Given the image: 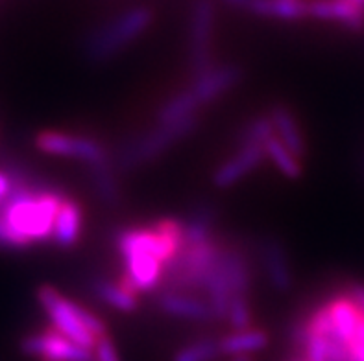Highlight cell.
<instances>
[{
    "mask_svg": "<svg viewBox=\"0 0 364 361\" xmlns=\"http://www.w3.org/2000/svg\"><path fill=\"white\" fill-rule=\"evenodd\" d=\"M154 17V9L148 6L124 9L122 13L87 33L83 41V54L91 63H106L113 60L152 26Z\"/></svg>",
    "mask_w": 364,
    "mask_h": 361,
    "instance_id": "6da1fadb",
    "label": "cell"
},
{
    "mask_svg": "<svg viewBox=\"0 0 364 361\" xmlns=\"http://www.w3.org/2000/svg\"><path fill=\"white\" fill-rule=\"evenodd\" d=\"M198 115L189 116V118L172 123H156L150 131L139 137H132L119 148L113 157L117 172H132L144 165H150L171 148H174L178 142L191 137L198 128Z\"/></svg>",
    "mask_w": 364,
    "mask_h": 361,
    "instance_id": "7a4b0ae2",
    "label": "cell"
},
{
    "mask_svg": "<svg viewBox=\"0 0 364 361\" xmlns=\"http://www.w3.org/2000/svg\"><path fill=\"white\" fill-rule=\"evenodd\" d=\"M36 148L43 153L65 159H74L91 168V166L109 165L113 155L104 144L97 138L83 137V135H70L63 131H41L37 133Z\"/></svg>",
    "mask_w": 364,
    "mask_h": 361,
    "instance_id": "3957f363",
    "label": "cell"
},
{
    "mask_svg": "<svg viewBox=\"0 0 364 361\" xmlns=\"http://www.w3.org/2000/svg\"><path fill=\"white\" fill-rule=\"evenodd\" d=\"M37 302L39 306L45 310L46 317L50 319L52 328L58 330L65 338H69L80 347L87 348V350H95L97 348L98 339L89 332L85 326L82 325V321L73 310V301L65 299L60 291L48 284H43L37 288Z\"/></svg>",
    "mask_w": 364,
    "mask_h": 361,
    "instance_id": "277c9868",
    "label": "cell"
},
{
    "mask_svg": "<svg viewBox=\"0 0 364 361\" xmlns=\"http://www.w3.org/2000/svg\"><path fill=\"white\" fill-rule=\"evenodd\" d=\"M213 28H215V4L213 0H196L191 11L189 24V70L191 78L208 72L213 63Z\"/></svg>",
    "mask_w": 364,
    "mask_h": 361,
    "instance_id": "5b68a950",
    "label": "cell"
},
{
    "mask_svg": "<svg viewBox=\"0 0 364 361\" xmlns=\"http://www.w3.org/2000/svg\"><path fill=\"white\" fill-rule=\"evenodd\" d=\"M21 350L39 361H95L92 350L80 347L52 326L23 338Z\"/></svg>",
    "mask_w": 364,
    "mask_h": 361,
    "instance_id": "8992f818",
    "label": "cell"
},
{
    "mask_svg": "<svg viewBox=\"0 0 364 361\" xmlns=\"http://www.w3.org/2000/svg\"><path fill=\"white\" fill-rule=\"evenodd\" d=\"M242 79V70L235 65H222V67H213L208 72L200 74L193 78L189 91L200 104V107L209 106L218 98L224 96L231 89H235Z\"/></svg>",
    "mask_w": 364,
    "mask_h": 361,
    "instance_id": "52a82bcc",
    "label": "cell"
},
{
    "mask_svg": "<svg viewBox=\"0 0 364 361\" xmlns=\"http://www.w3.org/2000/svg\"><path fill=\"white\" fill-rule=\"evenodd\" d=\"M267 159L263 146H242L237 155L228 159L226 162H222L215 174H213V184L217 188H231L235 187L239 181L250 175L254 170L263 165V160Z\"/></svg>",
    "mask_w": 364,
    "mask_h": 361,
    "instance_id": "ba28073f",
    "label": "cell"
},
{
    "mask_svg": "<svg viewBox=\"0 0 364 361\" xmlns=\"http://www.w3.org/2000/svg\"><path fill=\"white\" fill-rule=\"evenodd\" d=\"M309 17L331 21L348 30H364V8L351 0H309Z\"/></svg>",
    "mask_w": 364,
    "mask_h": 361,
    "instance_id": "9c48e42d",
    "label": "cell"
},
{
    "mask_svg": "<svg viewBox=\"0 0 364 361\" xmlns=\"http://www.w3.org/2000/svg\"><path fill=\"white\" fill-rule=\"evenodd\" d=\"M259 252H261V262H263L268 284L277 293L289 291L292 288V271L282 242L274 238L261 240Z\"/></svg>",
    "mask_w": 364,
    "mask_h": 361,
    "instance_id": "30bf717a",
    "label": "cell"
},
{
    "mask_svg": "<svg viewBox=\"0 0 364 361\" xmlns=\"http://www.w3.org/2000/svg\"><path fill=\"white\" fill-rule=\"evenodd\" d=\"M157 308L165 316L176 317V319L194 321V323H205L211 321V311H209L208 302L200 301L191 293L185 291H163L156 299Z\"/></svg>",
    "mask_w": 364,
    "mask_h": 361,
    "instance_id": "8fae6325",
    "label": "cell"
},
{
    "mask_svg": "<svg viewBox=\"0 0 364 361\" xmlns=\"http://www.w3.org/2000/svg\"><path fill=\"white\" fill-rule=\"evenodd\" d=\"M83 229V209L78 201L65 197L55 216L52 242L60 249H73L80 242Z\"/></svg>",
    "mask_w": 364,
    "mask_h": 361,
    "instance_id": "7c38bea8",
    "label": "cell"
},
{
    "mask_svg": "<svg viewBox=\"0 0 364 361\" xmlns=\"http://www.w3.org/2000/svg\"><path fill=\"white\" fill-rule=\"evenodd\" d=\"M270 118L274 123V131H276V137L285 144L289 150L294 153L298 159H304L307 146H305L304 133H301L300 126H298V120H296L294 113L283 104H277L270 109Z\"/></svg>",
    "mask_w": 364,
    "mask_h": 361,
    "instance_id": "4fadbf2b",
    "label": "cell"
},
{
    "mask_svg": "<svg viewBox=\"0 0 364 361\" xmlns=\"http://www.w3.org/2000/svg\"><path fill=\"white\" fill-rule=\"evenodd\" d=\"M220 265L230 279L233 295H246L248 297L250 288H252V271H250V262L245 252L240 251L239 247L222 243Z\"/></svg>",
    "mask_w": 364,
    "mask_h": 361,
    "instance_id": "5bb4252c",
    "label": "cell"
},
{
    "mask_svg": "<svg viewBox=\"0 0 364 361\" xmlns=\"http://www.w3.org/2000/svg\"><path fill=\"white\" fill-rule=\"evenodd\" d=\"M326 306H328L329 317H331L337 335L350 345L351 339L355 338L360 321H363V313L359 311V308L348 299V295L331 299L329 302H326Z\"/></svg>",
    "mask_w": 364,
    "mask_h": 361,
    "instance_id": "9a60e30c",
    "label": "cell"
},
{
    "mask_svg": "<svg viewBox=\"0 0 364 361\" xmlns=\"http://www.w3.org/2000/svg\"><path fill=\"white\" fill-rule=\"evenodd\" d=\"M89 289L106 306L122 311V313H132V311L139 308V295L126 291L119 282L115 284L111 282V280L98 277V279H92L89 282Z\"/></svg>",
    "mask_w": 364,
    "mask_h": 361,
    "instance_id": "2e32d148",
    "label": "cell"
},
{
    "mask_svg": "<svg viewBox=\"0 0 364 361\" xmlns=\"http://www.w3.org/2000/svg\"><path fill=\"white\" fill-rule=\"evenodd\" d=\"M220 343L222 356H246V354H254L263 350L268 345V335L263 330H233L231 334L224 335L218 339Z\"/></svg>",
    "mask_w": 364,
    "mask_h": 361,
    "instance_id": "e0dca14e",
    "label": "cell"
},
{
    "mask_svg": "<svg viewBox=\"0 0 364 361\" xmlns=\"http://www.w3.org/2000/svg\"><path fill=\"white\" fill-rule=\"evenodd\" d=\"M183 221V240L185 245H198L215 238V221L217 212L209 205L196 206Z\"/></svg>",
    "mask_w": 364,
    "mask_h": 361,
    "instance_id": "ac0fdd59",
    "label": "cell"
},
{
    "mask_svg": "<svg viewBox=\"0 0 364 361\" xmlns=\"http://www.w3.org/2000/svg\"><path fill=\"white\" fill-rule=\"evenodd\" d=\"M250 13L282 21H300L309 17V0H252Z\"/></svg>",
    "mask_w": 364,
    "mask_h": 361,
    "instance_id": "d6986e66",
    "label": "cell"
},
{
    "mask_svg": "<svg viewBox=\"0 0 364 361\" xmlns=\"http://www.w3.org/2000/svg\"><path fill=\"white\" fill-rule=\"evenodd\" d=\"M89 179L91 187L104 205L117 206L120 203V187L117 181V168L113 162L109 165L91 166L89 168Z\"/></svg>",
    "mask_w": 364,
    "mask_h": 361,
    "instance_id": "ffe728a7",
    "label": "cell"
},
{
    "mask_svg": "<svg viewBox=\"0 0 364 361\" xmlns=\"http://www.w3.org/2000/svg\"><path fill=\"white\" fill-rule=\"evenodd\" d=\"M200 111V104L196 101V98L193 96V92L189 89L178 92L172 98L163 104L159 109H157L156 115V123H172L178 122V120L189 118V116H196Z\"/></svg>",
    "mask_w": 364,
    "mask_h": 361,
    "instance_id": "44dd1931",
    "label": "cell"
},
{
    "mask_svg": "<svg viewBox=\"0 0 364 361\" xmlns=\"http://www.w3.org/2000/svg\"><path fill=\"white\" fill-rule=\"evenodd\" d=\"M263 148L268 159L272 160L274 166H276L287 179H300L301 175H304L301 159H298V157H296L294 153L276 137V135H274L270 140H267V144H264Z\"/></svg>",
    "mask_w": 364,
    "mask_h": 361,
    "instance_id": "7402d4cb",
    "label": "cell"
},
{
    "mask_svg": "<svg viewBox=\"0 0 364 361\" xmlns=\"http://www.w3.org/2000/svg\"><path fill=\"white\" fill-rule=\"evenodd\" d=\"M276 135L270 115H261L250 120L239 133V146H264Z\"/></svg>",
    "mask_w": 364,
    "mask_h": 361,
    "instance_id": "603a6c76",
    "label": "cell"
},
{
    "mask_svg": "<svg viewBox=\"0 0 364 361\" xmlns=\"http://www.w3.org/2000/svg\"><path fill=\"white\" fill-rule=\"evenodd\" d=\"M220 356L222 352L218 339L205 338L178 350L172 361H215Z\"/></svg>",
    "mask_w": 364,
    "mask_h": 361,
    "instance_id": "cb8c5ba5",
    "label": "cell"
},
{
    "mask_svg": "<svg viewBox=\"0 0 364 361\" xmlns=\"http://www.w3.org/2000/svg\"><path fill=\"white\" fill-rule=\"evenodd\" d=\"M226 321L233 330L252 328V308H250V299L246 295L231 297Z\"/></svg>",
    "mask_w": 364,
    "mask_h": 361,
    "instance_id": "d4e9b609",
    "label": "cell"
},
{
    "mask_svg": "<svg viewBox=\"0 0 364 361\" xmlns=\"http://www.w3.org/2000/svg\"><path fill=\"white\" fill-rule=\"evenodd\" d=\"M95 361H120L119 352L109 335L98 339L97 348H95Z\"/></svg>",
    "mask_w": 364,
    "mask_h": 361,
    "instance_id": "484cf974",
    "label": "cell"
},
{
    "mask_svg": "<svg viewBox=\"0 0 364 361\" xmlns=\"http://www.w3.org/2000/svg\"><path fill=\"white\" fill-rule=\"evenodd\" d=\"M346 295L357 308L363 313L364 317V286L363 284H350L346 289Z\"/></svg>",
    "mask_w": 364,
    "mask_h": 361,
    "instance_id": "4316f807",
    "label": "cell"
},
{
    "mask_svg": "<svg viewBox=\"0 0 364 361\" xmlns=\"http://www.w3.org/2000/svg\"><path fill=\"white\" fill-rule=\"evenodd\" d=\"M11 188H14L11 179H9V175L6 174L4 170L0 168V203L6 201V197L11 194Z\"/></svg>",
    "mask_w": 364,
    "mask_h": 361,
    "instance_id": "83f0119b",
    "label": "cell"
},
{
    "mask_svg": "<svg viewBox=\"0 0 364 361\" xmlns=\"http://www.w3.org/2000/svg\"><path fill=\"white\" fill-rule=\"evenodd\" d=\"M222 2L230 6V8L242 9V11H248L250 4H252V0H222Z\"/></svg>",
    "mask_w": 364,
    "mask_h": 361,
    "instance_id": "f1b7e54d",
    "label": "cell"
},
{
    "mask_svg": "<svg viewBox=\"0 0 364 361\" xmlns=\"http://www.w3.org/2000/svg\"><path fill=\"white\" fill-rule=\"evenodd\" d=\"M231 361H254L252 354H246V356H235Z\"/></svg>",
    "mask_w": 364,
    "mask_h": 361,
    "instance_id": "f546056e",
    "label": "cell"
},
{
    "mask_svg": "<svg viewBox=\"0 0 364 361\" xmlns=\"http://www.w3.org/2000/svg\"><path fill=\"white\" fill-rule=\"evenodd\" d=\"M351 2H355L357 6H363V8H364V0H351Z\"/></svg>",
    "mask_w": 364,
    "mask_h": 361,
    "instance_id": "4dcf8cb0",
    "label": "cell"
},
{
    "mask_svg": "<svg viewBox=\"0 0 364 361\" xmlns=\"http://www.w3.org/2000/svg\"><path fill=\"white\" fill-rule=\"evenodd\" d=\"M292 361H301V360H292Z\"/></svg>",
    "mask_w": 364,
    "mask_h": 361,
    "instance_id": "1f68e13d",
    "label": "cell"
}]
</instances>
